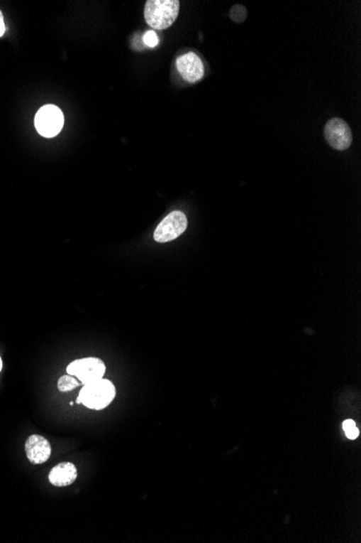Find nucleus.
<instances>
[{
  "label": "nucleus",
  "instance_id": "nucleus-1",
  "mask_svg": "<svg viewBox=\"0 0 361 543\" xmlns=\"http://www.w3.org/2000/svg\"><path fill=\"white\" fill-rule=\"evenodd\" d=\"M179 1L177 0H148L145 4L144 16L154 30L170 28L179 16Z\"/></svg>",
  "mask_w": 361,
  "mask_h": 543
},
{
  "label": "nucleus",
  "instance_id": "nucleus-2",
  "mask_svg": "<svg viewBox=\"0 0 361 543\" xmlns=\"http://www.w3.org/2000/svg\"><path fill=\"white\" fill-rule=\"evenodd\" d=\"M116 396L114 384L106 379L96 380L86 384L80 390V404L92 410H103L113 402Z\"/></svg>",
  "mask_w": 361,
  "mask_h": 543
},
{
  "label": "nucleus",
  "instance_id": "nucleus-3",
  "mask_svg": "<svg viewBox=\"0 0 361 543\" xmlns=\"http://www.w3.org/2000/svg\"><path fill=\"white\" fill-rule=\"evenodd\" d=\"M67 375H73L79 380L82 385L91 383L104 377L106 367L100 358L89 357V358L77 359L70 363L66 367Z\"/></svg>",
  "mask_w": 361,
  "mask_h": 543
},
{
  "label": "nucleus",
  "instance_id": "nucleus-4",
  "mask_svg": "<svg viewBox=\"0 0 361 543\" xmlns=\"http://www.w3.org/2000/svg\"><path fill=\"white\" fill-rule=\"evenodd\" d=\"M64 125L62 111L55 105L48 104L40 107L35 117V127L43 137H55Z\"/></svg>",
  "mask_w": 361,
  "mask_h": 543
},
{
  "label": "nucleus",
  "instance_id": "nucleus-5",
  "mask_svg": "<svg viewBox=\"0 0 361 543\" xmlns=\"http://www.w3.org/2000/svg\"><path fill=\"white\" fill-rule=\"evenodd\" d=\"M187 228V218L181 210L171 212L165 220L158 225L154 232L156 242L166 243L175 240Z\"/></svg>",
  "mask_w": 361,
  "mask_h": 543
},
{
  "label": "nucleus",
  "instance_id": "nucleus-6",
  "mask_svg": "<svg viewBox=\"0 0 361 543\" xmlns=\"http://www.w3.org/2000/svg\"><path fill=\"white\" fill-rule=\"evenodd\" d=\"M325 137L328 144L338 151L348 150L352 142L350 126L338 117H334L326 124Z\"/></svg>",
  "mask_w": 361,
  "mask_h": 543
},
{
  "label": "nucleus",
  "instance_id": "nucleus-7",
  "mask_svg": "<svg viewBox=\"0 0 361 543\" xmlns=\"http://www.w3.org/2000/svg\"><path fill=\"white\" fill-rule=\"evenodd\" d=\"M177 69L181 76L189 82H198L205 73L201 59L193 53L177 58Z\"/></svg>",
  "mask_w": 361,
  "mask_h": 543
},
{
  "label": "nucleus",
  "instance_id": "nucleus-8",
  "mask_svg": "<svg viewBox=\"0 0 361 543\" xmlns=\"http://www.w3.org/2000/svg\"><path fill=\"white\" fill-rule=\"evenodd\" d=\"M26 457L33 464H43L48 461L51 457L50 443L40 435H32L26 443Z\"/></svg>",
  "mask_w": 361,
  "mask_h": 543
},
{
  "label": "nucleus",
  "instance_id": "nucleus-9",
  "mask_svg": "<svg viewBox=\"0 0 361 543\" xmlns=\"http://www.w3.org/2000/svg\"><path fill=\"white\" fill-rule=\"evenodd\" d=\"M78 477L75 464L71 462H61L49 473V482L55 487H67L73 485Z\"/></svg>",
  "mask_w": 361,
  "mask_h": 543
},
{
  "label": "nucleus",
  "instance_id": "nucleus-10",
  "mask_svg": "<svg viewBox=\"0 0 361 543\" xmlns=\"http://www.w3.org/2000/svg\"><path fill=\"white\" fill-rule=\"evenodd\" d=\"M80 385V381L73 375H63L57 381V388L61 393H67L77 388Z\"/></svg>",
  "mask_w": 361,
  "mask_h": 543
},
{
  "label": "nucleus",
  "instance_id": "nucleus-11",
  "mask_svg": "<svg viewBox=\"0 0 361 543\" xmlns=\"http://www.w3.org/2000/svg\"><path fill=\"white\" fill-rule=\"evenodd\" d=\"M247 18V10L243 6L236 5L231 9V18L237 23H243Z\"/></svg>",
  "mask_w": 361,
  "mask_h": 543
},
{
  "label": "nucleus",
  "instance_id": "nucleus-12",
  "mask_svg": "<svg viewBox=\"0 0 361 543\" xmlns=\"http://www.w3.org/2000/svg\"><path fill=\"white\" fill-rule=\"evenodd\" d=\"M343 429L345 431L346 436L350 439H356L359 435L358 429H357L356 423L352 420H346L343 422Z\"/></svg>",
  "mask_w": 361,
  "mask_h": 543
},
{
  "label": "nucleus",
  "instance_id": "nucleus-13",
  "mask_svg": "<svg viewBox=\"0 0 361 543\" xmlns=\"http://www.w3.org/2000/svg\"><path fill=\"white\" fill-rule=\"evenodd\" d=\"M143 41L146 46L150 47V48H154V47L158 45V36H157L154 31H150V32L146 33L144 35Z\"/></svg>",
  "mask_w": 361,
  "mask_h": 543
},
{
  "label": "nucleus",
  "instance_id": "nucleus-14",
  "mask_svg": "<svg viewBox=\"0 0 361 543\" xmlns=\"http://www.w3.org/2000/svg\"><path fill=\"white\" fill-rule=\"evenodd\" d=\"M5 31H6V26H5V22H4L3 14H1V11H0V37L3 36L4 33H5Z\"/></svg>",
  "mask_w": 361,
  "mask_h": 543
},
{
  "label": "nucleus",
  "instance_id": "nucleus-15",
  "mask_svg": "<svg viewBox=\"0 0 361 543\" xmlns=\"http://www.w3.org/2000/svg\"><path fill=\"white\" fill-rule=\"evenodd\" d=\"M1 369H3V361H1V358H0V371H1Z\"/></svg>",
  "mask_w": 361,
  "mask_h": 543
}]
</instances>
